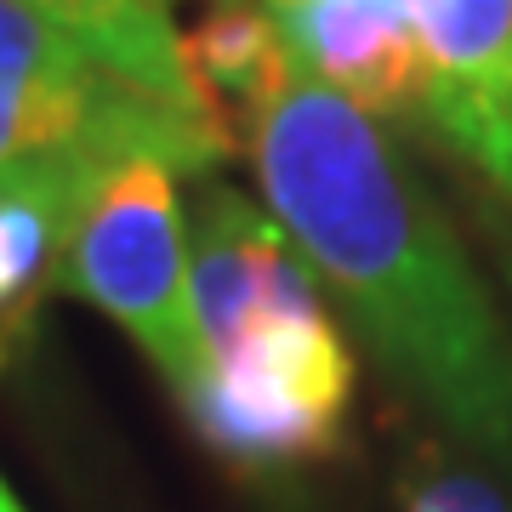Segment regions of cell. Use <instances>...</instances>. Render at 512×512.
<instances>
[{"instance_id": "obj_13", "label": "cell", "mask_w": 512, "mask_h": 512, "mask_svg": "<svg viewBox=\"0 0 512 512\" xmlns=\"http://www.w3.org/2000/svg\"><path fill=\"white\" fill-rule=\"evenodd\" d=\"M148 6H160V12H165V6H171V0H148ZM217 6H228V0H217Z\"/></svg>"}, {"instance_id": "obj_12", "label": "cell", "mask_w": 512, "mask_h": 512, "mask_svg": "<svg viewBox=\"0 0 512 512\" xmlns=\"http://www.w3.org/2000/svg\"><path fill=\"white\" fill-rule=\"evenodd\" d=\"M285 6H291V0H268V12H285Z\"/></svg>"}, {"instance_id": "obj_14", "label": "cell", "mask_w": 512, "mask_h": 512, "mask_svg": "<svg viewBox=\"0 0 512 512\" xmlns=\"http://www.w3.org/2000/svg\"><path fill=\"white\" fill-rule=\"evenodd\" d=\"M507 285H512V251H507Z\"/></svg>"}, {"instance_id": "obj_7", "label": "cell", "mask_w": 512, "mask_h": 512, "mask_svg": "<svg viewBox=\"0 0 512 512\" xmlns=\"http://www.w3.org/2000/svg\"><path fill=\"white\" fill-rule=\"evenodd\" d=\"M103 171L109 165L92 160L0 171V365L23 348L40 302L57 291L80 205H86V194Z\"/></svg>"}, {"instance_id": "obj_6", "label": "cell", "mask_w": 512, "mask_h": 512, "mask_svg": "<svg viewBox=\"0 0 512 512\" xmlns=\"http://www.w3.org/2000/svg\"><path fill=\"white\" fill-rule=\"evenodd\" d=\"M279 23L296 63L370 120L421 114V35L416 0H291Z\"/></svg>"}, {"instance_id": "obj_9", "label": "cell", "mask_w": 512, "mask_h": 512, "mask_svg": "<svg viewBox=\"0 0 512 512\" xmlns=\"http://www.w3.org/2000/svg\"><path fill=\"white\" fill-rule=\"evenodd\" d=\"M183 63L200 103L234 137L239 126L251 131L262 120V109L279 97V86L296 69V52L285 46V35L268 12H256L251 0H228L183 35Z\"/></svg>"}, {"instance_id": "obj_10", "label": "cell", "mask_w": 512, "mask_h": 512, "mask_svg": "<svg viewBox=\"0 0 512 512\" xmlns=\"http://www.w3.org/2000/svg\"><path fill=\"white\" fill-rule=\"evenodd\" d=\"M399 501L404 512H512V501L495 490L484 473L461 467L444 456L439 444H421L399 473Z\"/></svg>"}, {"instance_id": "obj_4", "label": "cell", "mask_w": 512, "mask_h": 512, "mask_svg": "<svg viewBox=\"0 0 512 512\" xmlns=\"http://www.w3.org/2000/svg\"><path fill=\"white\" fill-rule=\"evenodd\" d=\"M188 302L200 359L228 353L274 319L325 308L313 268L274 222V211L222 177H200V194L188 205Z\"/></svg>"}, {"instance_id": "obj_3", "label": "cell", "mask_w": 512, "mask_h": 512, "mask_svg": "<svg viewBox=\"0 0 512 512\" xmlns=\"http://www.w3.org/2000/svg\"><path fill=\"white\" fill-rule=\"evenodd\" d=\"M205 450L245 473L319 461L342 444L353 404V353L325 308L274 319L228 353L200 359L177 387Z\"/></svg>"}, {"instance_id": "obj_2", "label": "cell", "mask_w": 512, "mask_h": 512, "mask_svg": "<svg viewBox=\"0 0 512 512\" xmlns=\"http://www.w3.org/2000/svg\"><path fill=\"white\" fill-rule=\"evenodd\" d=\"M177 177L183 171L154 154L114 160L80 205L57 279V291L109 313L171 387L200 370V330L188 302V205Z\"/></svg>"}, {"instance_id": "obj_1", "label": "cell", "mask_w": 512, "mask_h": 512, "mask_svg": "<svg viewBox=\"0 0 512 512\" xmlns=\"http://www.w3.org/2000/svg\"><path fill=\"white\" fill-rule=\"evenodd\" d=\"M262 200L382 365L512 484V330L387 131L302 63L251 126Z\"/></svg>"}, {"instance_id": "obj_5", "label": "cell", "mask_w": 512, "mask_h": 512, "mask_svg": "<svg viewBox=\"0 0 512 512\" xmlns=\"http://www.w3.org/2000/svg\"><path fill=\"white\" fill-rule=\"evenodd\" d=\"M421 114L512 200V0H416Z\"/></svg>"}, {"instance_id": "obj_8", "label": "cell", "mask_w": 512, "mask_h": 512, "mask_svg": "<svg viewBox=\"0 0 512 512\" xmlns=\"http://www.w3.org/2000/svg\"><path fill=\"white\" fill-rule=\"evenodd\" d=\"M18 6L40 12L52 29L80 40L97 63H109L143 97H154V103H165V109H177V114H200V120L217 126V114L205 109L194 80H188L183 40L171 35L160 6H148V0H18Z\"/></svg>"}, {"instance_id": "obj_11", "label": "cell", "mask_w": 512, "mask_h": 512, "mask_svg": "<svg viewBox=\"0 0 512 512\" xmlns=\"http://www.w3.org/2000/svg\"><path fill=\"white\" fill-rule=\"evenodd\" d=\"M0 512H23L18 501H12V490H6V484H0Z\"/></svg>"}]
</instances>
